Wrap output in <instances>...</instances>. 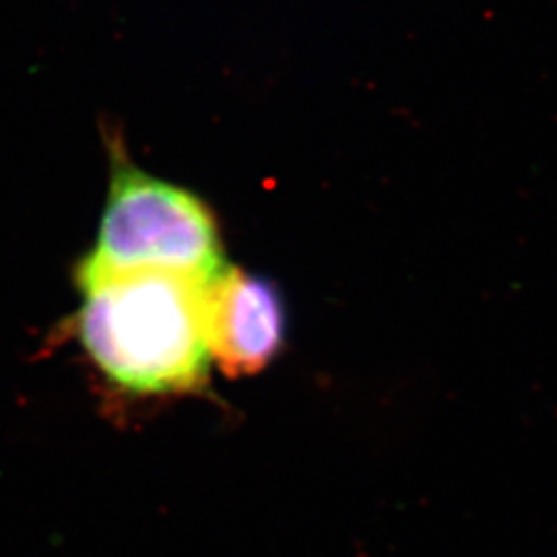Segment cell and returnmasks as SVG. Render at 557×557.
Here are the masks:
<instances>
[{
	"label": "cell",
	"instance_id": "7a4b0ae2",
	"mask_svg": "<svg viewBox=\"0 0 557 557\" xmlns=\"http://www.w3.org/2000/svg\"><path fill=\"white\" fill-rule=\"evenodd\" d=\"M225 269L218 225L195 195L114 160L96 248L77 275L168 271L211 278Z\"/></svg>",
	"mask_w": 557,
	"mask_h": 557
},
{
	"label": "cell",
	"instance_id": "6da1fadb",
	"mask_svg": "<svg viewBox=\"0 0 557 557\" xmlns=\"http://www.w3.org/2000/svg\"><path fill=\"white\" fill-rule=\"evenodd\" d=\"M77 283L83 349L116 388L151 397L205 382L207 278L139 271L77 275Z\"/></svg>",
	"mask_w": 557,
	"mask_h": 557
},
{
	"label": "cell",
	"instance_id": "3957f363",
	"mask_svg": "<svg viewBox=\"0 0 557 557\" xmlns=\"http://www.w3.org/2000/svg\"><path fill=\"white\" fill-rule=\"evenodd\" d=\"M283 329V306L269 283L227 267L209 281V351L230 376H248L267 368L277 356Z\"/></svg>",
	"mask_w": 557,
	"mask_h": 557
}]
</instances>
